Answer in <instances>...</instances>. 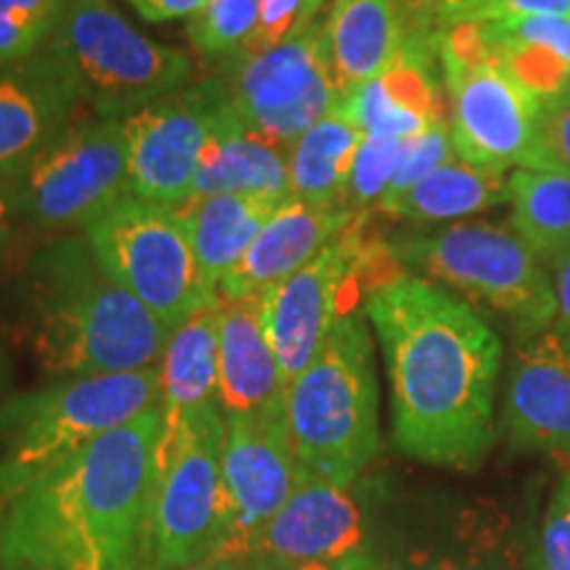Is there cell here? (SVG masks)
Returning <instances> with one entry per match:
<instances>
[{
	"label": "cell",
	"instance_id": "6da1fadb",
	"mask_svg": "<svg viewBox=\"0 0 570 570\" xmlns=\"http://www.w3.org/2000/svg\"><path fill=\"white\" fill-rule=\"evenodd\" d=\"M391 391V433L425 465L473 470L494 444L502 344L479 312L425 277L396 273L365 298Z\"/></svg>",
	"mask_w": 570,
	"mask_h": 570
},
{
	"label": "cell",
	"instance_id": "ab89813d",
	"mask_svg": "<svg viewBox=\"0 0 570 570\" xmlns=\"http://www.w3.org/2000/svg\"><path fill=\"white\" fill-rule=\"evenodd\" d=\"M142 19L151 24H161V21H177L190 19L202 9L204 0H127Z\"/></svg>",
	"mask_w": 570,
	"mask_h": 570
},
{
	"label": "cell",
	"instance_id": "f546056e",
	"mask_svg": "<svg viewBox=\"0 0 570 570\" xmlns=\"http://www.w3.org/2000/svg\"><path fill=\"white\" fill-rule=\"evenodd\" d=\"M59 11L61 0H0V69L40 53Z\"/></svg>",
	"mask_w": 570,
	"mask_h": 570
},
{
	"label": "cell",
	"instance_id": "7dc6e473",
	"mask_svg": "<svg viewBox=\"0 0 570 570\" xmlns=\"http://www.w3.org/2000/svg\"><path fill=\"white\" fill-rule=\"evenodd\" d=\"M560 98H566V101H570V80H568V85H566V90L560 92Z\"/></svg>",
	"mask_w": 570,
	"mask_h": 570
},
{
	"label": "cell",
	"instance_id": "d4e9b609",
	"mask_svg": "<svg viewBox=\"0 0 570 570\" xmlns=\"http://www.w3.org/2000/svg\"><path fill=\"white\" fill-rule=\"evenodd\" d=\"M281 204L254 196H196L177 206L198 267L214 291L238 267Z\"/></svg>",
	"mask_w": 570,
	"mask_h": 570
},
{
	"label": "cell",
	"instance_id": "44dd1931",
	"mask_svg": "<svg viewBox=\"0 0 570 570\" xmlns=\"http://www.w3.org/2000/svg\"><path fill=\"white\" fill-rule=\"evenodd\" d=\"M283 394L281 365L262 320V296L219 298L217 404L223 415L256 412Z\"/></svg>",
	"mask_w": 570,
	"mask_h": 570
},
{
	"label": "cell",
	"instance_id": "f35d334b",
	"mask_svg": "<svg viewBox=\"0 0 570 570\" xmlns=\"http://www.w3.org/2000/svg\"><path fill=\"white\" fill-rule=\"evenodd\" d=\"M554 291V325L552 331L570 346V248L550 265Z\"/></svg>",
	"mask_w": 570,
	"mask_h": 570
},
{
	"label": "cell",
	"instance_id": "ffe728a7",
	"mask_svg": "<svg viewBox=\"0 0 570 570\" xmlns=\"http://www.w3.org/2000/svg\"><path fill=\"white\" fill-rule=\"evenodd\" d=\"M360 214L285 198L262 227L238 267L219 283V298L262 296L323 254Z\"/></svg>",
	"mask_w": 570,
	"mask_h": 570
},
{
	"label": "cell",
	"instance_id": "d6a6232c",
	"mask_svg": "<svg viewBox=\"0 0 570 570\" xmlns=\"http://www.w3.org/2000/svg\"><path fill=\"white\" fill-rule=\"evenodd\" d=\"M520 167L570 175V101L550 98L539 106L529 154Z\"/></svg>",
	"mask_w": 570,
	"mask_h": 570
},
{
	"label": "cell",
	"instance_id": "cb8c5ba5",
	"mask_svg": "<svg viewBox=\"0 0 570 570\" xmlns=\"http://www.w3.org/2000/svg\"><path fill=\"white\" fill-rule=\"evenodd\" d=\"M325 32L341 96L386 71L404 42L394 0H333Z\"/></svg>",
	"mask_w": 570,
	"mask_h": 570
},
{
	"label": "cell",
	"instance_id": "9a60e30c",
	"mask_svg": "<svg viewBox=\"0 0 570 570\" xmlns=\"http://www.w3.org/2000/svg\"><path fill=\"white\" fill-rule=\"evenodd\" d=\"M225 104V85L212 77L130 114L125 119L130 196L161 206L188 202L214 119Z\"/></svg>",
	"mask_w": 570,
	"mask_h": 570
},
{
	"label": "cell",
	"instance_id": "484cf974",
	"mask_svg": "<svg viewBox=\"0 0 570 570\" xmlns=\"http://www.w3.org/2000/svg\"><path fill=\"white\" fill-rule=\"evenodd\" d=\"M502 202H508L504 175L473 167L458 156L444 167L433 169L412 188L383 198L377 209L404 223L439 225L458 223L462 217L487 212Z\"/></svg>",
	"mask_w": 570,
	"mask_h": 570
},
{
	"label": "cell",
	"instance_id": "603a6c76",
	"mask_svg": "<svg viewBox=\"0 0 570 570\" xmlns=\"http://www.w3.org/2000/svg\"><path fill=\"white\" fill-rule=\"evenodd\" d=\"M217 348L219 298L202 306L169 333L159 362V441H169L183 420L217 404Z\"/></svg>",
	"mask_w": 570,
	"mask_h": 570
},
{
	"label": "cell",
	"instance_id": "83f0119b",
	"mask_svg": "<svg viewBox=\"0 0 570 570\" xmlns=\"http://www.w3.org/2000/svg\"><path fill=\"white\" fill-rule=\"evenodd\" d=\"M512 230L547 267L570 248V175L518 167L508 177Z\"/></svg>",
	"mask_w": 570,
	"mask_h": 570
},
{
	"label": "cell",
	"instance_id": "c3c4849f",
	"mask_svg": "<svg viewBox=\"0 0 570 570\" xmlns=\"http://www.w3.org/2000/svg\"><path fill=\"white\" fill-rule=\"evenodd\" d=\"M0 570H17V568H0Z\"/></svg>",
	"mask_w": 570,
	"mask_h": 570
},
{
	"label": "cell",
	"instance_id": "3957f363",
	"mask_svg": "<svg viewBox=\"0 0 570 570\" xmlns=\"http://www.w3.org/2000/svg\"><path fill=\"white\" fill-rule=\"evenodd\" d=\"M11 296L19 338L53 381L159 367L173 333L77 235L35 248Z\"/></svg>",
	"mask_w": 570,
	"mask_h": 570
},
{
	"label": "cell",
	"instance_id": "60d3db41",
	"mask_svg": "<svg viewBox=\"0 0 570 570\" xmlns=\"http://www.w3.org/2000/svg\"><path fill=\"white\" fill-rule=\"evenodd\" d=\"M396 570H460L452 560L436 558V554H412L410 560H404Z\"/></svg>",
	"mask_w": 570,
	"mask_h": 570
},
{
	"label": "cell",
	"instance_id": "8d00e7d4",
	"mask_svg": "<svg viewBox=\"0 0 570 570\" xmlns=\"http://www.w3.org/2000/svg\"><path fill=\"white\" fill-rule=\"evenodd\" d=\"M27 230L19 206L13 202L11 183L0 177V281L11 275V269L27 262Z\"/></svg>",
	"mask_w": 570,
	"mask_h": 570
},
{
	"label": "cell",
	"instance_id": "5bb4252c",
	"mask_svg": "<svg viewBox=\"0 0 570 570\" xmlns=\"http://www.w3.org/2000/svg\"><path fill=\"white\" fill-rule=\"evenodd\" d=\"M225 537L214 560L252 558L256 539L294 491L298 468L283 399L225 417Z\"/></svg>",
	"mask_w": 570,
	"mask_h": 570
},
{
	"label": "cell",
	"instance_id": "4316f807",
	"mask_svg": "<svg viewBox=\"0 0 570 570\" xmlns=\"http://www.w3.org/2000/svg\"><path fill=\"white\" fill-rule=\"evenodd\" d=\"M362 140L365 135L346 122L338 111L320 119L312 130L285 148L291 196L317 206L344 209L346 180Z\"/></svg>",
	"mask_w": 570,
	"mask_h": 570
},
{
	"label": "cell",
	"instance_id": "7a4b0ae2",
	"mask_svg": "<svg viewBox=\"0 0 570 570\" xmlns=\"http://www.w3.org/2000/svg\"><path fill=\"white\" fill-rule=\"evenodd\" d=\"M161 407L104 433L6 504L0 568L151 570Z\"/></svg>",
	"mask_w": 570,
	"mask_h": 570
},
{
	"label": "cell",
	"instance_id": "f1b7e54d",
	"mask_svg": "<svg viewBox=\"0 0 570 570\" xmlns=\"http://www.w3.org/2000/svg\"><path fill=\"white\" fill-rule=\"evenodd\" d=\"M256 17L259 0H204L188 19L190 46L206 61H233L252 35Z\"/></svg>",
	"mask_w": 570,
	"mask_h": 570
},
{
	"label": "cell",
	"instance_id": "ba28073f",
	"mask_svg": "<svg viewBox=\"0 0 570 570\" xmlns=\"http://www.w3.org/2000/svg\"><path fill=\"white\" fill-rule=\"evenodd\" d=\"M396 273L402 267L389 240L370 233L367 214H360L309 265L262 294L265 333L285 386L312 365L333 325Z\"/></svg>",
	"mask_w": 570,
	"mask_h": 570
},
{
	"label": "cell",
	"instance_id": "d6986e66",
	"mask_svg": "<svg viewBox=\"0 0 570 570\" xmlns=\"http://www.w3.org/2000/svg\"><path fill=\"white\" fill-rule=\"evenodd\" d=\"M504 420L515 444L570 458V346L554 331L515 348Z\"/></svg>",
	"mask_w": 570,
	"mask_h": 570
},
{
	"label": "cell",
	"instance_id": "bcb514c9",
	"mask_svg": "<svg viewBox=\"0 0 570 570\" xmlns=\"http://www.w3.org/2000/svg\"><path fill=\"white\" fill-rule=\"evenodd\" d=\"M3 515H6V504L3 499H0V529H3Z\"/></svg>",
	"mask_w": 570,
	"mask_h": 570
},
{
	"label": "cell",
	"instance_id": "8fae6325",
	"mask_svg": "<svg viewBox=\"0 0 570 570\" xmlns=\"http://www.w3.org/2000/svg\"><path fill=\"white\" fill-rule=\"evenodd\" d=\"M449 130L462 161L504 175L520 167L533 140L539 101L508 75L479 21L439 38Z\"/></svg>",
	"mask_w": 570,
	"mask_h": 570
},
{
	"label": "cell",
	"instance_id": "b9f144b4",
	"mask_svg": "<svg viewBox=\"0 0 570 570\" xmlns=\"http://www.w3.org/2000/svg\"><path fill=\"white\" fill-rule=\"evenodd\" d=\"M185 570H265L262 562L256 558H244V560H209L202 562V566L185 568Z\"/></svg>",
	"mask_w": 570,
	"mask_h": 570
},
{
	"label": "cell",
	"instance_id": "7402d4cb",
	"mask_svg": "<svg viewBox=\"0 0 570 570\" xmlns=\"http://www.w3.org/2000/svg\"><path fill=\"white\" fill-rule=\"evenodd\" d=\"M254 196L269 202L291 198L285 148L248 127L230 98L214 119L198 164L194 196Z\"/></svg>",
	"mask_w": 570,
	"mask_h": 570
},
{
	"label": "cell",
	"instance_id": "ac0fdd59",
	"mask_svg": "<svg viewBox=\"0 0 570 570\" xmlns=\"http://www.w3.org/2000/svg\"><path fill=\"white\" fill-rule=\"evenodd\" d=\"M80 106L67 71L42 48L32 59L0 69V177L13 180Z\"/></svg>",
	"mask_w": 570,
	"mask_h": 570
},
{
	"label": "cell",
	"instance_id": "4fadbf2b",
	"mask_svg": "<svg viewBox=\"0 0 570 570\" xmlns=\"http://www.w3.org/2000/svg\"><path fill=\"white\" fill-rule=\"evenodd\" d=\"M233 109L275 146L288 148L336 111L341 85L327 51L325 17H315L283 46L259 56H235L219 77Z\"/></svg>",
	"mask_w": 570,
	"mask_h": 570
},
{
	"label": "cell",
	"instance_id": "277c9868",
	"mask_svg": "<svg viewBox=\"0 0 570 570\" xmlns=\"http://www.w3.org/2000/svg\"><path fill=\"white\" fill-rule=\"evenodd\" d=\"M298 468L348 487L381 449L377 377L365 306L341 317L283 394Z\"/></svg>",
	"mask_w": 570,
	"mask_h": 570
},
{
	"label": "cell",
	"instance_id": "f6af8a7d",
	"mask_svg": "<svg viewBox=\"0 0 570 570\" xmlns=\"http://www.w3.org/2000/svg\"><path fill=\"white\" fill-rule=\"evenodd\" d=\"M6 381H9V360H6L3 346H0V391H3Z\"/></svg>",
	"mask_w": 570,
	"mask_h": 570
},
{
	"label": "cell",
	"instance_id": "1f68e13d",
	"mask_svg": "<svg viewBox=\"0 0 570 570\" xmlns=\"http://www.w3.org/2000/svg\"><path fill=\"white\" fill-rule=\"evenodd\" d=\"M325 0H259V17L238 56H259L283 46L320 17Z\"/></svg>",
	"mask_w": 570,
	"mask_h": 570
},
{
	"label": "cell",
	"instance_id": "836d02e7",
	"mask_svg": "<svg viewBox=\"0 0 570 570\" xmlns=\"http://www.w3.org/2000/svg\"><path fill=\"white\" fill-rule=\"evenodd\" d=\"M452 159H458V151H454V140H452V130H449V122L433 125L423 132L412 135V138L404 140L402 161H399V169L386 198L412 188L417 180H423L425 175H431L433 169L444 167V164H449Z\"/></svg>",
	"mask_w": 570,
	"mask_h": 570
},
{
	"label": "cell",
	"instance_id": "7bdbcfd3",
	"mask_svg": "<svg viewBox=\"0 0 570 570\" xmlns=\"http://www.w3.org/2000/svg\"><path fill=\"white\" fill-rule=\"evenodd\" d=\"M336 568L338 570H383L381 566H377V562H373L367 558L365 552H352V554H346V558H341V560H336Z\"/></svg>",
	"mask_w": 570,
	"mask_h": 570
},
{
	"label": "cell",
	"instance_id": "74e56055",
	"mask_svg": "<svg viewBox=\"0 0 570 570\" xmlns=\"http://www.w3.org/2000/svg\"><path fill=\"white\" fill-rule=\"evenodd\" d=\"M520 17H570V0H475L468 21H504Z\"/></svg>",
	"mask_w": 570,
	"mask_h": 570
},
{
	"label": "cell",
	"instance_id": "30bf717a",
	"mask_svg": "<svg viewBox=\"0 0 570 570\" xmlns=\"http://www.w3.org/2000/svg\"><path fill=\"white\" fill-rule=\"evenodd\" d=\"M96 259L127 294L146 304L169 331L185 323L217 291L206 283L177 206L125 196L82 230Z\"/></svg>",
	"mask_w": 570,
	"mask_h": 570
},
{
	"label": "cell",
	"instance_id": "9c48e42d",
	"mask_svg": "<svg viewBox=\"0 0 570 570\" xmlns=\"http://www.w3.org/2000/svg\"><path fill=\"white\" fill-rule=\"evenodd\" d=\"M225 415L206 407L156 444L148 566L185 570L217 558L225 537Z\"/></svg>",
	"mask_w": 570,
	"mask_h": 570
},
{
	"label": "cell",
	"instance_id": "4dcf8cb0",
	"mask_svg": "<svg viewBox=\"0 0 570 570\" xmlns=\"http://www.w3.org/2000/svg\"><path fill=\"white\" fill-rule=\"evenodd\" d=\"M404 140H386V138H365L360 151L354 156L352 173L346 180L344 209L354 214H367L377 209L389 194L391 183L402 161Z\"/></svg>",
	"mask_w": 570,
	"mask_h": 570
},
{
	"label": "cell",
	"instance_id": "7c38bea8",
	"mask_svg": "<svg viewBox=\"0 0 570 570\" xmlns=\"http://www.w3.org/2000/svg\"><path fill=\"white\" fill-rule=\"evenodd\" d=\"M9 183L30 230L48 235L85 230L130 196L125 119L69 122Z\"/></svg>",
	"mask_w": 570,
	"mask_h": 570
},
{
	"label": "cell",
	"instance_id": "e0dca14e",
	"mask_svg": "<svg viewBox=\"0 0 570 570\" xmlns=\"http://www.w3.org/2000/svg\"><path fill=\"white\" fill-rule=\"evenodd\" d=\"M362 533V512L348 487L302 470L291 497L262 529L252 558L277 566L336 562L360 552Z\"/></svg>",
	"mask_w": 570,
	"mask_h": 570
},
{
	"label": "cell",
	"instance_id": "d590c367",
	"mask_svg": "<svg viewBox=\"0 0 570 570\" xmlns=\"http://www.w3.org/2000/svg\"><path fill=\"white\" fill-rule=\"evenodd\" d=\"M539 570H570V473L552 494L541 523Z\"/></svg>",
	"mask_w": 570,
	"mask_h": 570
},
{
	"label": "cell",
	"instance_id": "8992f818",
	"mask_svg": "<svg viewBox=\"0 0 570 570\" xmlns=\"http://www.w3.org/2000/svg\"><path fill=\"white\" fill-rule=\"evenodd\" d=\"M389 252L404 273L508 317L523 341L552 331L550 267L512 227L452 223L436 230H404L389 238Z\"/></svg>",
	"mask_w": 570,
	"mask_h": 570
},
{
	"label": "cell",
	"instance_id": "e575fe53",
	"mask_svg": "<svg viewBox=\"0 0 570 570\" xmlns=\"http://www.w3.org/2000/svg\"><path fill=\"white\" fill-rule=\"evenodd\" d=\"M404 40L439 46V38L452 27L465 24L475 0H394Z\"/></svg>",
	"mask_w": 570,
	"mask_h": 570
},
{
	"label": "cell",
	"instance_id": "2e32d148",
	"mask_svg": "<svg viewBox=\"0 0 570 570\" xmlns=\"http://www.w3.org/2000/svg\"><path fill=\"white\" fill-rule=\"evenodd\" d=\"M446 90L439 46L404 40L386 71L341 96L336 111L365 138L407 140L446 122Z\"/></svg>",
	"mask_w": 570,
	"mask_h": 570
},
{
	"label": "cell",
	"instance_id": "ee69618b",
	"mask_svg": "<svg viewBox=\"0 0 570 570\" xmlns=\"http://www.w3.org/2000/svg\"><path fill=\"white\" fill-rule=\"evenodd\" d=\"M259 560V558H256ZM262 568L265 570H338L336 562H323V560H315V562H298V566H277V562H267V560H259Z\"/></svg>",
	"mask_w": 570,
	"mask_h": 570
},
{
	"label": "cell",
	"instance_id": "5b68a950",
	"mask_svg": "<svg viewBox=\"0 0 570 570\" xmlns=\"http://www.w3.org/2000/svg\"><path fill=\"white\" fill-rule=\"evenodd\" d=\"M161 407L159 367L56 377L0 404V499L27 487L142 412Z\"/></svg>",
	"mask_w": 570,
	"mask_h": 570
},
{
	"label": "cell",
	"instance_id": "52a82bcc",
	"mask_svg": "<svg viewBox=\"0 0 570 570\" xmlns=\"http://www.w3.org/2000/svg\"><path fill=\"white\" fill-rule=\"evenodd\" d=\"M46 51L101 119H127L183 90L194 75L188 53L140 35L111 0H61Z\"/></svg>",
	"mask_w": 570,
	"mask_h": 570
}]
</instances>
